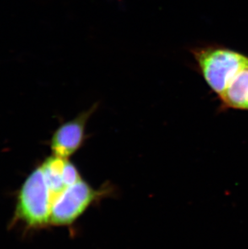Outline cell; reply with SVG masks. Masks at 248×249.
Segmentation results:
<instances>
[{"label": "cell", "mask_w": 248, "mask_h": 249, "mask_svg": "<svg viewBox=\"0 0 248 249\" xmlns=\"http://www.w3.org/2000/svg\"><path fill=\"white\" fill-rule=\"evenodd\" d=\"M54 198L45 180L41 165L26 178L17 195L15 223L28 229H40L50 225Z\"/></svg>", "instance_id": "1"}, {"label": "cell", "mask_w": 248, "mask_h": 249, "mask_svg": "<svg viewBox=\"0 0 248 249\" xmlns=\"http://www.w3.org/2000/svg\"><path fill=\"white\" fill-rule=\"evenodd\" d=\"M197 68L209 87L218 97L248 56L218 45H203L191 50Z\"/></svg>", "instance_id": "2"}, {"label": "cell", "mask_w": 248, "mask_h": 249, "mask_svg": "<svg viewBox=\"0 0 248 249\" xmlns=\"http://www.w3.org/2000/svg\"><path fill=\"white\" fill-rule=\"evenodd\" d=\"M115 192L112 185L106 182L94 189L83 179L69 186L56 197L52 206L50 225H73L92 205L110 197Z\"/></svg>", "instance_id": "3"}, {"label": "cell", "mask_w": 248, "mask_h": 249, "mask_svg": "<svg viewBox=\"0 0 248 249\" xmlns=\"http://www.w3.org/2000/svg\"><path fill=\"white\" fill-rule=\"evenodd\" d=\"M99 104L80 113L72 120L61 124L54 132L50 147L53 154L69 159L77 153L87 140L86 128L89 118L96 111Z\"/></svg>", "instance_id": "4"}, {"label": "cell", "mask_w": 248, "mask_h": 249, "mask_svg": "<svg viewBox=\"0 0 248 249\" xmlns=\"http://www.w3.org/2000/svg\"><path fill=\"white\" fill-rule=\"evenodd\" d=\"M218 98L223 108L248 111V60Z\"/></svg>", "instance_id": "5"}, {"label": "cell", "mask_w": 248, "mask_h": 249, "mask_svg": "<svg viewBox=\"0 0 248 249\" xmlns=\"http://www.w3.org/2000/svg\"><path fill=\"white\" fill-rule=\"evenodd\" d=\"M67 160L53 154L40 165L54 201L67 188L62 178L64 167Z\"/></svg>", "instance_id": "6"}, {"label": "cell", "mask_w": 248, "mask_h": 249, "mask_svg": "<svg viewBox=\"0 0 248 249\" xmlns=\"http://www.w3.org/2000/svg\"><path fill=\"white\" fill-rule=\"evenodd\" d=\"M62 178L64 183L67 187L77 183L82 179L77 167L75 166L73 163L71 162L69 159L66 160V165L64 167Z\"/></svg>", "instance_id": "7"}]
</instances>
